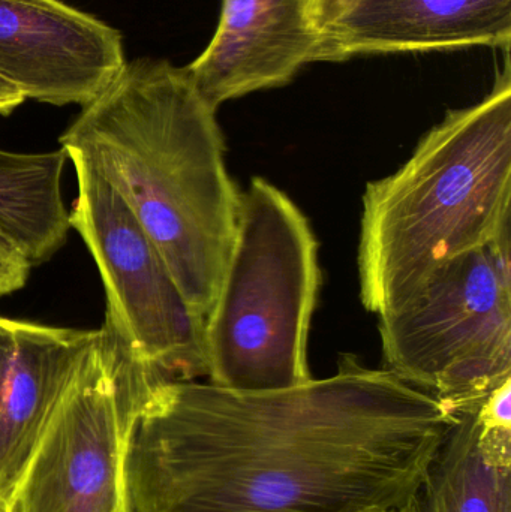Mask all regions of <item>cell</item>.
I'll return each instance as SVG.
<instances>
[{
	"label": "cell",
	"mask_w": 511,
	"mask_h": 512,
	"mask_svg": "<svg viewBox=\"0 0 511 512\" xmlns=\"http://www.w3.org/2000/svg\"><path fill=\"white\" fill-rule=\"evenodd\" d=\"M458 421L387 369L245 393L158 376L126 439V512H399Z\"/></svg>",
	"instance_id": "1"
},
{
	"label": "cell",
	"mask_w": 511,
	"mask_h": 512,
	"mask_svg": "<svg viewBox=\"0 0 511 512\" xmlns=\"http://www.w3.org/2000/svg\"><path fill=\"white\" fill-rule=\"evenodd\" d=\"M59 141L122 197L206 321L236 239L240 192L216 110L188 69L126 60Z\"/></svg>",
	"instance_id": "2"
},
{
	"label": "cell",
	"mask_w": 511,
	"mask_h": 512,
	"mask_svg": "<svg viewBox=\"0 0 511 512\" xmlns=\"http://www.w3.org/2000/svg\"><path fill=\"white\" fill-rule=\"evenodd\" d=\"M511 236V69L476 105L450 110L395 173L369 182L360 298L384 315L447 259Z\"/></svg>",
	"instance_id": "3"
},
{
	"label": "cell",
	"mask_w": 511,
	"mask_h": 512,
	"mask_svg": "<svg viewBox=\"0 0 511 512\" xmlns=\"http://www.w3.org/2000/svg\"><path fill=\"white\" fill-rule=\"evenodd\" d=\"M320 285L308 218L254 177L240 192L236 239L204 325L210 384L263 393L311 381L308 339Z\"/></svg>",
	"instance_id": "4"
},
{
	"label": "cell",
	"mask_w": 511,
	"mask_h": 512,
	"mask_svg": "<svg viewBox=\"0 0 511 512\" xmlns=\"http://www.w3.org/2000/svg\"><path fill=\"white\" fill-rule=\"evenodd\" d=\"M384 369L453 414L511 378V236L435 267L380 316Z\"/></svg>",
	"instance_id": "5"
},
{
	"label": "cell",
	"mask_w": 511,
	"mask_h": 512,
	"mask_svg": "<svg viewBox=\"0 0 511 512\" xmlns=\"http://www.w3.org/2000/svg\"><path fill=\"white\" fill-rule=\"evenodd\" d=\"M155 378L99 328L9 499L11 512H126L129 424Z\"/></svg>",
	"instance_id": "6"
},
{
	"label": "cell",
	"mask_w": 511,
	"mask_h": 512,
	"mask_svg": "<svg viewBox=\"0 0 511 512\" xmlns=\"http://www.w3.org/2000/svg\"><path fill=\"white\" fill-rule=\"evenodd\" d=\"M78 197L69 215L98 265L107 297L105 327L132 361L180 381L207 376L206 321L189 306L170 268L113 186L71 159Z\"/></svg>",
	"instance_id": "7"
},
{
	"label": "cell",
	"mask_w": 511,
	"mask_h": 512,
	"mask_svg": "<svg viewBox=\"0 0 511 512\" xmlns=\"http://www.w3.org/2000/svg\"><path fill=\"white\" fill-rule=\"evenodd\" d=\"M126 63L116 27L63 0H0V80L24 99L84 105Z\"/></svg>",
	"instance_id": "8"
},
{
	"label": "cell",
	"mask_w": 511,
	"mask_h": 512,
	"mask_svg": "<svg viewBox=\"0 0 511 512\" xmlns=\"http://www.w3.org/2000/svg\"><path fill=\"white\" fill-rule=\"evenodd\" d=\"M323 56L314 0H222L212 41L186 69L218 110L231 99L285 86Z\"/></svg>",
	"instance_id": "9"
},
{
	"label": "cell",
	"mask_w": 511,
	"mask_h": 512,
	"mask_svg": "<svg viewBox=\"0 0 511 512\" xmlns=\"http://www.w3.org/2000/svg\"><path fill=\"white\" fill-rule=\"evenodd\" d=\"M99 330L0 316V498L9 502Z\"/></svg>",
	"instance_id": "10"
},
{
	"label": "cell",
	"mask_w": 511,
	"mask_h": 512,
	"mask_svg": "<svg viewBox=\"0 0 511 512\" xmlns=\"http://www.w3.org/2000/svg\"><path fill=\"white\" fill-rule=\"evenodd\" d=\"M511 0H363L324 39V60L459 48L509 50Z\"/></svg>",
	"instance_id": "11"
},
{
	"label": "cell",
	"mask_w": 511,
	"mask_h": 512,
	"mask_svg": "<svg viewBox=\"0 0 511 512\" xmlns=\"http://www.w3.org/2000/svg\"><path fill=\"white\" fill-rule=\"evenodd\" d=\"M477 406L456 414L399 512H511V430L486 426Z\"/></svg>",
	"instance_id": "12"
},
{
	"label": "cell",
	"mask_w": 511,
	"mask_h": 512,
	"mask_svg": "<svg viewBox=\"0 0 511 512\" xmlns=\"http://www.w3.org/2000/svg\"><path fill=\"white\" fill-rule=\"evenodd\" d=\"M32 267L20 246L0 230V297L24 288Z\"/></svg>",
	"instance_id": "13"
},
{
	"label": "cell",
	"mask_w": 511,
	"mask_h": 512,
	"mask_svg": "<svg viewBox=\"0 0 511 512\" xmlns=\"http://www.w3.org/2000/svg\"><path fill=\"white\" fill-rule=\"evenodd\" d=\"M362 2L363 0H314V21L323 38V51L324 39L329 35L330 30Z\"/></svg>",
	"instance_id": "14"
},
{
	"label": "cell",
	"mask_w": 511,
	"mask_h": 512,
	"mask_svg": "<svg viewBox=\"0 0 511 512\" xmlns=\"http://www.w3.org/2000/svg\"><path fill=\"white\" fill-rule=\"evenodd\" d=\"M24 96L6 81L0 80V116H9L14 113L23 102Z\"/></svg>",
	"instance_id": "15"
},
{
	"label": "cell",
	"mask_w": 511,
	"mask_h": 512,
	"mask_svg": "<svg viewBox=\"0 0 511 512\" xmlns=\"http://www.w3.org/2000/svg\"><path fill=\"white\" fill-rule=\"evenodd\" d=\"M0 512H11V508H9V502L2 498H0Z\"/></svg>",
	"instance_id": "16"
}]
</instances>
